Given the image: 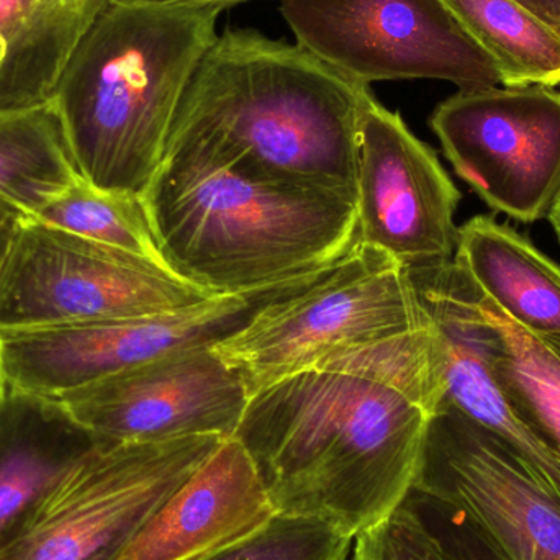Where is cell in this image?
Wrapping results in <instances>:
<instances>
[{"label":"cell","instance_id":"cell-27","mask_svg":"<svg viewBox=\"0 0 560 560\" xmlns=\"http://www.w3.org/2000/svg\"><path fill=\"white\" fill-rule=\"evenodd\" d=\"M560 33V0H516Z\"/></svg>","mask_w":560,"mask_h":560},{"label":"cell","instance_id":"cell-21","mask_svg":"<svg viewBox=\"0 0 560 560\" xmlns=\"http://www.w3.org/2000/svg\"><path fill=\"white\" fill-rule=\"evenodd\" d=\"M495 61L505 88L560 84V33L516 0H444Z\"/></svg>","mask_w":560,"mask_h":560},{"label":"cell","instance_id":"cell-6","mask_svg":"<svg viewBox=\"0 0 560 560\" xmlns=\"http://www.w3.org/2000/svg\"><path fill=\"white\" fill-rule=\"evenodd\" d=\"M210 299L140 256L30 215L0 272V332L158 315Z\"/></svg>","mask_w":560,"mask_h":560},{"label":"cell","instance_id":"cell-8","mask_svg":"<svg viewBox=\"0 0 560 560\" xmlns=\"http://www.w3.org/2000/svg\"><path fill=\"white\" fill-rule=\"evenodd\" d=\"M413 495L459 520L502 560H560V493L495 433L441 404Z\"/></svg>","mask_w":560,"mask_h":560},{"label":"cell","instance_id":"cell-26","mask_svg":"<svg viewBox=\"0 0 560 560\" xmlns=\"http://www.w3.org/2000/svg\"><path fill=\"white\" fill-rule=\"evenodd\" d=\"M28 217V213L23 212L20 207L13 206L9 200L0 199V272L5 266L10 249H12L23 222Z\"/></svg>","mask_w":560,"mask_h":560},{"label":"cell","instance_id":"cell-5","mask_svg":"<svg viewBox=\"0 0 560 560\" xmlns=\"http://www.w3.org/2000/svg\"><path fill=\"white\" fill-rule=\"evenodd\" d=\"M427 325L408 269L355 242L328 272L272 300L213 349L242 375L252 398L331 355Z\"/></svg>","mask_w":560,"mask_h":560},{"label":"cell","instance_id":"cell-18","mask_svg":"<svg viewBox=\"0 0 560 560\" xmlns=\"http://www.w3.org/2000/svg\"><path fill=\"white\" fill-rule=\"evenodd\" d=\"M112 0H0V108L51 101L62 71Z\"/></svg>","mask_w":560,"mask_h":560},{"label":"cell","instance_id":"cell-14","mask_svg":"<svg viewBox=\"0 0 560 560\" xmlns=\"http://www.w3.org/2000/svg\"><path fill=\"white\" fill-rule=\"evenodd\" d=\"M408 272L433 336L440 405L495 433L560 493L559 457L520 420L490 371L479 289L454 259Z\"/></svg>","mask_w":560,"mask_h":560},{"label":"cell","instance_id":"cell-19","mask_svg":"<svg viewBox=\"0 0 560 560\" xmlns=\"http://www.w3.org/2000/svg\"><path fill=\"white\" fill-rule=\"evenodd\" d=\"M490 371L520 420L560 459V336L526 331L479 290Z\"/></svg>","mask_w":560,"mask_h":560},{"label":"cell","instance_id":"cell-7","mask_svg":"<svg viewBox=\"0 0 560 560\" xmlns=\"http://www.w3.org/2000/svg\"><path fill=\"white\" fill-rule=\"evenodd\" d=\"M279 10L296 45L359 84H502L495 61L444 0H280Z\"/></svg>","mask_w":560,"mask_h":560},{"label":"cell","instance_id":"cell-29","mask_svg":"<svg viewBox=\"0 0 560 560\" xmlns=\"http://www.w3.org/2000/svg\"><path fill=\"white\" fill-rule=\"evenodd\" d=\"M549 222H551L552 230H555L556 236H558L560 243V200L558 206H556L555 212L549 217Z\"/></svg>","mask_w":560,"mask_h":560},{"label":"cell","instance_id":"cell-3","mask_svg":"<svg viewBox=\"0 0 560 560\" xmlns=\"http://www.w3.org/2000/svg\"><path fill=\"white\" fill-rule=\"evenodd\" d=\"M371 95L296 43L226 30L194 74L167 147L190 144L253 176L355 200L359 121Z\"/></svg>","mask_w":560,"mask_h":560},{"label":"cell","instance_id":"cell-12","mask_svg":"<svg viewBox=\"0 0 560 560\" xmlns=\"http://www.w3.org/2000/svg\"><path fill=\"white\" fill-rule=\"evenodd\" d=\"M459 202L436 153L371 95L359 121L355 242L408 271L453 261Z\"/></svg>","mask_w":560,"mask_h":560},{"label":"cell","instance_id":"cell-1","mask_svg":"<svg viewBox=\"0 0 560 560\" xmlns=\"http://www.w3.org/2000/svg\"><path fill=\"white\" fill-rule=\"evenodd\" d=\"M440 401L428 323L262 388L233 438L276 512L319 520L355 539L413 492Z\"/></svg>","mask_w":560,"mask_h":560},{"label":"cell","instance_id":"cell-24","mask_svg":"<svg viewBox=\"0 0 560 560\" xmlns=\"http://www.w3.org/2000/svg\"><path fill=\"white\" fill-rule=\"evenodd\" d=\"M351 560H464L446 533L408 497L390 516L354 539Z\"/></svg>","mask_w":560,"mask_h":560},{"label":"cell","instance_id":"cell-13","mask_svg":"<svg viewBox=\"0 0 560 560\" xmlns=\"http://www.w3.org/2000/svg\"><path fill=\"white\" fill-rule=\"evenodd\" d=\"M58 400L97 436L154 443L190 436H235L249 395L242 375L213 345L171 352Z\"/></svg>","mask_w":560,"mask_h":560},{"label":"cell","instance_id":"cell-20","mask_svg":"<svg viewBox=\"0 0 560 560\" xmlns=\"http://www.w3.org/2000/svg\"><path fill=\"white\" fill-rule=\"evenodd\" d=\"M79 179L51 101L0 108V199L35 217Z\"/></svg>","mask_w":560,"mask_h":560},{"label":"cell","instance_id":"cell-23","mask_svg":"<svg viewBox=\"0 0 560 560\" xmlns=\"http://www.w3.org/2000/svg\"><path fill=\"white\" fill-rule=\"evenodd\" d=\"M352 541L319 520L276 513L252 535L200 560H351Z\"/></svg>","mask_w":560,"mask_h":560},{"label":"cell","instance_id":"cell-15","mask_svg":"<svg viewBox=\"0 0 560 560\" xmlns=\"http://www.w3.org/2000/svg\"><path fill=\"white\" fill-rule=\"evenodd\" d=\"M276 513L252 457L229 438L115 560H200L252 535Z\"/></svg>","mask_w":560,"mask_h":560},{"label":"cell","instance_id":"cell-11","mask_svg":"<svg viewBox=\"0 0 560 560\" xmlns=\"http://www.w3.org/2000/svg\"><path fill=\"white\" fill-rule=\"evenodd\" d=\"M431 128L457 176L516 222L549 219L560 200V92L542 85L459 91Z\"/></svg>","mask_w":560,"mask_h":560},{"label":"cell","instance_id":"cell-2","mask_svg":"<svg viewBox=\"0 0 560 560\" xmlns=\"http://www.w3.org/2000/svg\"><path fill=\"white\" fill-rule=\"evenodd\" d=\"M167 268L213 296L306 285L354 246L355 200L170 144L143 196Z\"/></svg>","mask_w":560,"mask_h":560},{"label":"cell","instance_id":"cell-10","mask_svg":"<svg viewBox=\"0 0 560 560\" xmlns=\"http://www.w3.org/2000/svg\"><path fill=\"white\" fill-rule=\"evenodd\" d=\"M295 289L213 296L176 312L0 332V382L59 398L171 352L215 345Z\"/></svg>","mask_w":560,"mask_h":560},{"label":"cell","instance_id":"cell-28","mask_svg":"<svg viewBox=\"0 0 560 560\" xmlns=\"http://www.w3.org/2000/svg\"><path fill=\"white\" fill-rule=\"evenodd\" d=\"M163 2H183V3H200V5H235L240 2H248V0H163Z\"/></svg>","mask_w":560,"mask_h":560},{"label":"cell","instance_id":"cell-17","mask_svg":"<svg viewBox=\"0 0 560 560\" xmlns=\"http://www.w3.org/2000/svg\"><path fill=\"white\" fill-rule=\"evenodd\" d=\"M454 262L526 331L560 336V266L525 235L479 215L457 232Z\"/></svg>","mask_w":560,"mask_h":560},{"label":"cell","instance_id":"cell-9","mask_svg":"<svg viewBox=\"0 0 560 560\" xmlns=\"http://www.w3.org/2000/svg\"><path fill=\"white\" fill-rule=\"evenodd\" d=\"M220 436L102 446L0 560H115L215 453Z\"/></svg>","mask_w":560,"mask_h":560},{"label":"cell","instance_id":"cell-25","mask_svg":"<svg viewBox=\"0 0 560 560\" xmlns=\"http://www.w3.org/2000/svg\"><path fill=\"white\" fill-rule=\"evenodd\" d=\"M450 522V528L443 529L454 548L464 560H502L482 539L477 538L469 528L459 520L453 518L447 513L440 512Z\"/></svg>","mask_w":560,"mask_h":560},{"label":"cell","instance_id":"cell-16","mask_svg":"<svg viewBox=\"0 0 560 560\" xmlns=\"http://www.w3.org/2000/svg\"><path fill=\"white\" fill-rule=\"evenodd\" d=\"M108 441L82 427L58 398L0 382V552L28 533Z\"/></svg>","mask_w":560,"mask_h":560},{"label":"cell","instance_id":"cell-22","mask_svg":"<svg viewBox=\"0 0 560 560\" xmlns=\"http://www.w3.org/2000/svg\"><path fill=\"white\" fill-rule=\"evenodd\" d=\"M35 219L171 271L158 248L143 197L98 189L82 177L46 203Z\"/></svg>","mask_w":560,"mask_h":560},{"label":"cell","instance_id":"cell-4","mask_svg":"<svg viewBox=\"0 0 560 560\" xmlns=\"http://www.w3.org/2000/svg\"><path fill=\"white\" fill-rule=\"evenodd\" d=\"M223 5L112 0L69 59L51 102L79 173L143 197L180 102L219 38Z\"/></svg>","mask_w":560,"mask_h":560}]
</instances>
